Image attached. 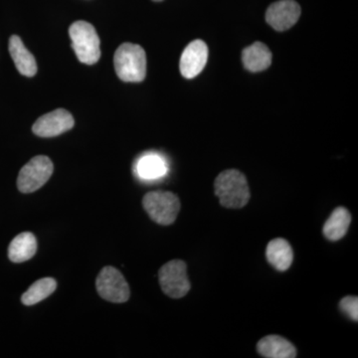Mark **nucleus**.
I'll return each mask as SVG.
<instances>
[{"mask_svg": "<svg viewBox=\"0 0 358 358\" xmlns=\"http://www.w3.org/2000/svg\"><path fill=\"white\" fill-rule=\"evenodd\" d=\"M154 1H157V2H159V1H162V0H154Z\"/></svg>", "mask_w": 358, "mask_h": 358, "instance_id": "nucleus-20", "label": "nucleus"}, {"mask_svg": "<svg viewBox=\"0 0 358 358\" xmlns=\"http://www.w3.org/2000/svg\"><path fill=\"white\" fill-rule=\"evenodd\" d=\"M259 355L267 358H294L296 357V348L286 338L279 336H268L257 345Z\"/></svg>", "mask_w": 358, "mask_h": 358, "instance_id": "nucleus-12", "label": "nucleus"}, {"mask_svg": "<svg viewBox=\"0 0 358 358\" xmlns=\"http://www.w3.org/2000/svg\"><path fill=\"white\" fill-rule=\"evenodd\" d=\"M114 65L122 81L138 83L147 76V54L140 45L122 44L115 51Z\"/></svg>", "mask_w": 358, "mask_h": 358, "instance_id": "nucleus-2", "label": "nucleus"}, {"mask_svg": "<svg viewBox=\"0 0 358 358\" xmlns=\"http://www.w3.org/2000/svg\"><path fill=\"white\" fill-rule=\"evenodd\" d=\"M37 241L34 235L30 232L17 235L8 248V257L11 262L23 263L30 260L36 254Z\"/></svg>", "mask_w": 358, "mask_h": 358, "instance_id": "nucleus-16", "label": "nucleus"}, {"mask_svg": "<svg viewBox=\"0 0 358 358\" xmlns=\"http://www.w3.org/2000/svg\"><path fill=\"white\" fill-rule=\"evenodd\" d=\"M53 171V164L49 157L45 155L33 157L18 174V189L22 193L36 192L50 179Z\"/></svg>", "mask_w": 358, "mask_h": 358, "instance_id": "nucleus-5", "label": "nucleus"}, {"mask_svg": "<svg viewBox=\"0 0 358 358\" xmlns=\"http://www.w3.org/2000/svg\"><path fill=\"white\" fill-rule=\"evenodd\" d=\"M208 59V47L202 40H194L186 46L182 55H181L180 68L181 74L186 79L199 76L203 71Z\"/></svg>", "mask_w": 358, "mask_h": 358, "instance_id": "nucleus-10", "label": "nucleus"}, {"mask_svg": "<svg viewBox=\"0 0 358 358\" xmlns=\"http://www.w3.org/2000/svg\"><path fill=\"white\" fill-rule=\"evenodd\" d=\"M166 162L162 155L147 154L141 157L136 162V176L145 180H155L162 178L167 173Z\"/></svg>", "mask_w": 358, "mask_h": 358, "instance_id": "nucleus-15", "label": "nucleus"}, {"mask_svg": "<svg viewBox=\"0 0 358 358\" xmlns=\"http://www.w3.org/2000/svg\"><path fill=\"white\" fill-rule=\"evenodd\" d=\"M242 61L250 72H261L268 69L272 63V53L262 42H255L242 52Z\"/></svg>", "mask_w": 358, "mask_h": 358, "instance_id": "nucleus-13", "label": "nucleus"}, {"mask_svg": "<svg viewBox=\"0 0 358 358\" xmlns=\"http://www.w3.org/2000/svg\"><path fill=\"white\" fill-rule=\"evenodd\" d=\"M301 16V6L294 0H280L268 6L266 21L277 31L293 27Z\"/></svg>", "mask_w": 358, "mask_h": 358, "instance_id": "nucleus-9", "label": "nucleus"}, {"mask_svg": "<svg viewBox=\"0 0 358 358\" xmlns=\"http://www.w3.org/2000/svg\"><path fill=\"white\" fill-rule=\"evenodd\" d=\"M69 35L80 62L94 65L100 60V38L93 25L86 21H77L70 26Z\"/></svg>", "mask_w": 358, "mask_h": 358, "instance_id": "nucleus-3", "label": "nucleus"}, {"mask_svg": "<svg viewBox=\"0 0 358 358\" xmlns=\"http://www.w3.org/2000/svg\"><path fill=\"white\" fill-rule=\"evenodd\" d=\"M96 291L103 300L112 303H126L131 296L129 287L124 275L117 268L103 267L96 278Z\"/></svg>", "mask_w": 358, "mask_h": 358, "instance_id": "nucleus-6", "label": "nucleus"}, {"mask_svg": "<svg viewBox=\"0 0 358 358\" xmlns=\"http://www.w3.org/2000/svg\"><path fill=\"white\" fill-rule=\"evenodd\" d=\"M268 262L278 271L288 270L293 263L294 254L291 245L282 238L272 240L266 249Z\"/></svg>", "mask_w": 358, "mask_h": 358, "instance_id": "nucleus-14", "label": "nucleus"}, {"mask_svg": "<svg viewBox=\"0 0 358 358\" xmlns=\"http://www.w3.org/2000/svg\"><path fill=\"white\" fill-rule=\"evenodd\" d=\"M75 121L70 112L58 109L40 117L33 124L32 131L41 138H53L70 131Z\"/></svg>", "mask_w": 358, "mask_h": 358, "instance_id": "nucleus-8", "label": "nucleus"}, {"mask_svg": "<svg viewBox=\"0 0 358 358\" xmlns=\"http://www.w3.org/2000/svg\"><path fill=\"white\" fill-rule=\"evenodd\" d=\"M214 188L221 205L226 208H242L249 202L248 181L237 169H228L219 174Z\"/></svg>", "mask_w": 358, "mask_h": 358, "instance_id": "nucleus-1", "label": "nucleus"}, {"mask_svg": "<svg viewBox=\"0 0 358 358\" xmlns=\"http://www.w3.org/2000/svg\"><path fill=\"white\" fill-rule=\"evenodd\" d=\"M339 307L346 315L352 320H358V299L357 296H345L339 303Z\"/></svg>", "mask_w": 358, "mask_h": 358, "instance_id": "nucleus-19", "label": "nucleus"}, {"mask_svg": "<svg viewBox=\"0 0 358 358\" xmlns=\"http://www.w3.org/2000/svg\"><path fill=\"white\" fill-rule=\"evenodd\" d=\"M352 223V215L345 207L334 209L324 226V236L329 241H338L345 237Z\"/></svg>", "mask_w": 358, "mask_h": 358, "instance_id": "nucleus-17", "label": "nucleus"}, {"mask_svg": "<svg viewBox=\"0 0 358 358\" xmlns=\"http://www.w3.org/2000/svg\"><path fill=\"white\" fill-rule=\"evenodd\" d=\"M143 205L152 220L164 226L173 224L180 210L178 197L169 192L147 193L143 197Z\"/></svg>", "mask_w": 358, "mask_h": 358, "instance_id": "nucleus-4", "label": "nucleus"}, {"mask_svg": "<svg viewBox=\"0 0 358 358\" xmlns=\"http://www.w3.org/2000/svg\"><path fill=\"white\" fill-rule=\"evenodd\" d=\"M57 288V282L53 278H43L38 281L33 282L31 287L23 294L21 301L23 305L33 306L44 301Z\"/></svg>", "mask_w": 358, "mask_h": 358, "instance_id": "nucleus-18", "label": "nucleus"}, {"mask_svg": "<svg viewBox=\"0 0 358 358\" xmlns=\"http://www.w3.org/2000/svg\"><path fill=\"white\" fill-rule=\"evenodd\" d=\"M159 279L162 291L171 298L180 299L189 292L190 282L183 261L173 260L162 266Z\"/></svg>", "mask_w": 358, "mask_h": 358, "instance_id": "nucleus-7", "label": "nucleus"}, {"mask_svg": "<svg viewBox=\"0 0 358 358\" xmlns=\"http://www.w3.org/2000/svg\"><path fill=\"white\" fill-rule=\"evenodd\" d=\"M8 48L18 72L23 76H35L37 73L36 60L34 56L27 50L20 36L13 35L10 37Z\"/></svg>", "mask_w": 358, "mask_h": 358, "instance_id": "nucleus-11", "label": "nucleus"}]
</instances>
